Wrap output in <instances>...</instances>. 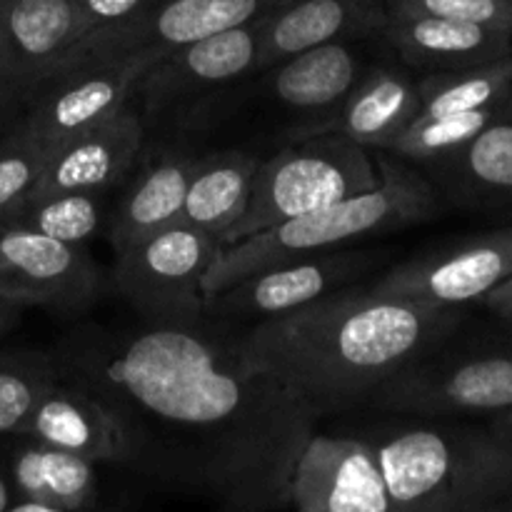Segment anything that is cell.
I'll return each instance as SVG.
<instances>
[{
    "label": "cell",
    "mask_w": 512,
    "mask_h": 512,
    "mask_svg": "<svg viewBox=\"0 0 512 512\" xmlns=\"http://www.w3.org/2000/svg\"><path fill=\"white\" fill-rule=\"evenodd\" d=\"M53 365L115 415L130 463L220 508L290 505L295 460L320 415L235 343L200 325L85 330Z\"/></svg>",
    "instance_id": "1"
},
{
    "label": "cell",
    "mask_w": 512,
    "mask_h": 512,
    "mask_svg": "<svg viewBox=\"0 0 512 512\" xmlns=\"http://www.w3.org/2000/svg\"><path fill=\"white\" fill-rule=\"evenodd\" d=\"M458 323V308H433L373 288L335 290L260 320L233 343L323 418L368 403L385 380L438 350Z\"/></svg>",
    "instance_id": "2"
},
{
    "label": "cell",
    "mask_w": 512,
    "mask_h": 512,
    "mask_svg": "<svg viewBox=\"0 0 512 512\" xmlns=\"http://www.w3.org/2000/svg\"><path fill=\"white\" fill-rule=\"evenodd\" d=\"M368 440L395 512H508L512 443L460 425H388Z\"/></svg>",
    "instance_id": "3"
},
{
    "label": "cell",
    "mask_w": 512,
    "mask_h": 512,
    "mask_svg": "<svg viewBox=\"0 0 512 512\" xmlns=\"http://www.w3.org/2000/svg\"><path fill=\"white\" fill-rule=\"evenodd\" d=\"M375 163L380 170L375 188L223 245L200 280L205 298L265 268L330 253L348 240L390 233L440 213V195L430 180L398 158L385 155Z\"/></svg>",
    "instance_id": "4"
},
{
    "label": "cell",
    "mask_w": 512,
    "mask_h": 512,
    "mask_svg": "<svg viewBox=\"0 0 512 512\" xmlns=\"http://www.w3.org/2000/svg\"><path fill=\"white\" fill-rule=\"evenodd\" d=\"M158 58L110 30H93L35 85L23 125L53 153L80 130L120 113Z\"/></svg>",
    "instance_id": "5"
},
{
    "label": "cell",
    "mask_w": 512,
    "mask_h": 512,
    "mask_svg": "<svg viewBox=\"0 0 512 512\" xmlns=\"http://www.w3.org/2000/svg\"><path fill=\"white\" fill-rule=\"evenodd\" d=\"M380 183L368 148L338 130H320L258 165L243 215L220 238V248L258 235L298 215L340 203Z\"/></svg>",
    "instance_id": "6"
},
{
    "label": "cell",
    "mask_w": 512,
    "mask_h": 512,
    "mask_svg": "<svg viewBox=\"0 0 512 512\" xmlns=\"http://www.w3.org/2000/svg\"><path fill=\"white\" fill-rule=\"evenodd\" d=\"M218 250V238L178 220L118 253L115 285L148 325L198 328L205 318L200 280Z\"/></svg>",
    "instance_id": "7"
},
{
    "label": "cell",
    "mask_w": 512,
    "mask_h": 512,
    "mask_svg": "<svg viewBox=\"0 0 512 512\" xmlns=\"http://www.w3.org/2000/svg\"><path fill=\"white\" fill-rule=\"evenodd\" d=\"M423 355L385 380L373 398L388 413L443 418L495 415L512 405V350L480 355Z\"/></svg>",
    "instance_id": "8"
},
{
    "label": "cell",
    "mask_w": 512,
    "mask_h": 512,
    "mask_svg": "<svg viewBox=\"0 0 512 512\" xmlns=\"http://www.w3.org/2000/svg\"><path fill=\"white\" fill-rule=\"evenodd\" d=\"M510 275L512 225L405 260L380 278L373 290L433 308H460L483 300Z\"/></svg>",
    "instance_id": "9"
},
{
    "label": "cell",
    "mask_w": 512,
    "mask_h": 512,
    "mask_svg": "<svg viewBox=\"0 0 512 512\" xmlns=\"http://www.w3.org/2000/svg\"><path fill=\"white\" fill-rule=\"evenodd\" d=\"M98 265L68 245L0 220V298L55 310L85 308L98 293Z\"/></svg>",
    "instance_id": "10"
},
{
    "label": "cell",
    "mask_w": 512,
    "mask_h": 512,
    "mask_svg": "<svg viewBox=\"0 0 512 512\" xmlns=\"http://www.w3.org/2000/svg\"><path fill=\"white\" fill-rule=\"evenodd\" d=\"M290 508L300 512H393L383 470L365 438L315 430L295 460Z\"/></svg>",
    "instance_id": "11"
},
{
    "label": "cell",
    "mask_w": 512,
    "mask_h": 512,
    "mask_svg": "<svg viewBox=\"0 0 512 512\" xmlns=\"http://www.w3.org/2000/svg\"><path fill=\"white\" fill-rule=\"evenodd\" d=\"M88 33L75 0H0V88L25 105Z\"/></svg>",
    "instance_id": "12"
},
{
    "label": "cell",
    "mask_w": 512,
    "mask_h": 512,
    "mask_svg": "<svg viewBox=\"0 0 512 512\" xmlns=\"http://www.w3.org/2000/svg\"><path fill=\"white\" fill-rule=\"evenodd\" d=\"M358 255L323 253L265 268L205 298V313L223 318H260L290 313L325 298L360 275Z\"/></svg>",
    "instance_id": "13"
},
{
    "label": "cell",
    "mask_w": 512,
    "mask_h": 512,
    "mask_svg": "<svg viewBox=\"0 0 512 512\" xmlns=\"http://www.w3.org/2000/svg\"><path fill=\"white\" fill-rule=\"evenodd\" d=\"M260 20L208 35L160 55L138 90L150 110H163L258 70Z\"/></svg>",
    "instance_id": "14"
},
{
    "label": "cell",
    "mask_w": 512,
    "mask_h": 512,
    "mask_svg": "<svg viewBox=\"0 0 512 512\" xmlns=\"http://www.w3.org/2000/svg\"><path fill=\"white\" fill-rule=\"evenodd\" d=\"M143 145V125L133 110L80 130L60 143L45 160V168L28 198L58 193H100L128 175Z\"/></svg>",
    "instance_id": "15"
},
{
    "label": "cell",
    "mask_w": 512,
    "mask_h": 512,
    "mask_svg": "<svg viewBox=\"0 0 512 512\" xmlns=\"http://www.w3.org/2000/svg\"><path fill=\"white\" fill-rule=\"evenodd\" d=\"M15 435L98 463L128 460L123 430L95 395L55 375Z\"/></svg>",
    "instance_id": "16"
},
{
    "label": "cell",
    "mask_w": 512,
    "mask_h": 512,
    "mask_svg": "<svg viewBox=\"0 0 512 512\" xmlns=\"http://www.w3.org/2000/svg\"><path fill=\"white\" fill-rule=\"evenodd\" d=\"M380 0H288L260 20L258 70H268L313 45L383 30Z\"/></svg>",
    "instance_id": "17"
},
{
    "label": "cell",
    "mask_w": 512,
    "mask_h": 512,
    "mask_svg": "<svg viewBox=\"0 0 512 512\" xmlns=\"http://www.w3.org/2000/svg\"><path fill=\"white\" fill-rule=\"evenodd\" d=\"M383 33L405 63L425 73L473 68L512 55V33L435 15L388 18Z\"/></svg>",
    "instance_id": "18"
},
{
    "label": "cell",
    "mask_w": 512,
    "mask_h": 512,
    "mask_svg": "<svg viewBox=\"0 0 512 512\" xmlns=\"http://www.w3.org/2000/svg\"><path fill=\"white\" fill-rule=\"evenodd\" d=\"M285 3L288 0H160L140 20L110 33L135 48L165 55L208 35L258 23Z\"/></svg>",
    "instance_id": "19"
},
{
    "label": "cell",
    "mask_w": 512,
    "mask_h": 512,
    "mask_svg": "<svg viewBox=\"0 0 512 512\" xmlns=\"http://www.w3.org/2000/svg\"><path fill=\"white\" fill-rule=\"evenodd\" d=\"M8 475L15 490L10 512H75L98 500L93 460L38 440L13 450Z\"/></svg>",
    "instance_id": "20"
},
{
    "label": "cell",
    "mask_w": 512,
    "mask_h": 512,
    "mask_svg": "<svg viewBox=\"0 0 512 512\" xmlns=\"http://www.w3.org/2000/svg\"><path fill=\"white\" fill-rule=\"evenodd\" d=\"M418 113V83L395 68H378L355 83L330 130H338L363 148L388 150Z\"/></svg>",
    "instance_id": "21"
},
{
    "label": "cell",
    "mask_w": 512,
    "mask_h": 512,
    "mask_svg": "<svg viewBox=\"0 0 512 512\" xmlns=\"http://www.w3.org/2000/svg\"><path fill=\"white\" fill-rule=\"evenodd\" d=\"M358 55L343 40L313 45L280 60L273 75V93L280 103L303 113L335 115L358 83Z\"/></svg>",
    "instance_id": "22"
},
{
    "label": "cell",
    "mask_w": 512,
    "mask_h": 512,
    "mask_svg": "<svg viewBox=\"0 0 512 512\" xmlns=\"http://www.w3.org/2000/svg\"><path fill=\"white\" fill-rule=\"evenodd\" d=\"M198 165L200 160L190 158L163 160L130 188L110 228L115 255L133 248L135 243L150 238L158 230L178 223L185 193Z\"/></svg>",
    "instance_id": "23"
},
{
    "label": "cell",
    "mask_w": 512,
    "mask_h": 512,
    "mask_svg": "<svg viewBox=\"0 0 512 512\" xmlns=\"http://www.w3.org/2000/svg\"><path fill=\"white\" fill-rule=\"evenodd\" d=\"M438 165L453 193L468 203L512 208V118H495Z\"/></svg>",
    "instance_id": "24"
},
{
    "label": "cell",
    "mask_w": 512,
    "mask_h": 512,
    "mask_svg": "<svg viewBox=\"0 0 512 512\" xmlns=\"http://www.w3.org/2000/svg\"><path fill=\"white\" fill-rule=\"evenodd\" d=\"M258 165V158L243 150H230V153L200 160L185 193L180 220L213 235L220 243V238L228 233L230 225L243 215L248 205Z\"/></svg>",
    "instance_id": "25"
},
{
    "label": "cell",
    "mask_w": 512,
    "mask_h": 512,
    "mask_svg": "<svg viewBox=\"0 0 512 512\" xmlns=\"http://www.w3.org/2000/svg\"><path fill=\"white\" fill-rule=\"evenodd\" d=\"M418 118L470 113L483 108H503L512 93V55L473 68L428 73L418 83Z\"/></svg>",
    "instance_id": "26"
},
{
    "label": "cell",
    "mask_w": 512,
    "mask_h": 512,
    "mask_svg": "<svg viewBox=\"0 0 512 512\" xmlns=\"http://www.w3.org/2000/svg\"><path fill=\"white\" fill-rule=\"evenodd\" d=\"M103 213L100 193H58L28 198L3 220L48 235L60 243L83 245L85 240L98 235Z\"/></svg>",
    "instance_id": "27"
},
{
    "label": "cell",
    "mask_w": 512,
    "mask_h": 512,
    "mask_svg": "<svg viewBox=\"0 0 512 512\" xmlns=\"http://www.w3.org/2000/svg\"><path fill=\"white\" fill-rule=\"evenodd\" d=\"M503 113V108H483L458 115H440V118H415L388 145L385 153H393L395 158L420 160V163H438L470 143L485 125Z\"/></svg>",
    "instance_id": "28"
},
{
    "label": "cell",
    "mask_w": 512,
    "mask_h": 512,
    "mask_svg": "<svg viewBox=\"0 0 512 512\" xmlns=\"http://www.w3.org/2000/svg\"><path fill=\"white\" fill-rule=\"evenodd\" d=\"M55 375L53 358L0 355V435L18 433Z\"/></svg>",
    "instance_id": "29"
},
{
    "label": "cell",
    "mask_w": 512,
    "mask_h": 512,
    "mask_svg": "<svg viewBox=\"0 0 512 512\" xmlns=\"http://www.w3.org/2000/svg\"><path fill=\"white\" fill-rule=\"evenodd\" d=\"M48 155V150L28 133L23 118L0 135V220L28 200Z\"/></svg>",
    "instance_id": "30"
},
{
    "label": "cell",
    "mask_w": 512,
    "mask_h": 512,
    "mask_svg": "<svg viewBox=\"0 0 512 512\" xmlns=\"http://www.w3.org/2000/svg\"><path fill=\"white\" fill-rule=\"evenodd\" d=\"M385 13L388 18L435 15L512 33V0H385Z\"/></svg>",
    "instance_id": "31"
},
{
    "label": "cell",
    "mask_w": 512,
    "mask_h": 512,
    "mask_svg": "<svg viewBox=\"0 0 512 512\" xmlns=\"http://www.w3.org/2000/svg\"><path fill=\"white\" fill-rule=\"evenodd\" d=\"M75 3L93 33V30L125 28L143 18L160 0H75Z\"/></svg>",
    "instance_id": "32"
},
{
    "label": "cell",
    "mask_w": 512,
    "mask_h": 512,
    "mask_svg": "<svg viewBox=\"0 0 512 512\" xmlns=\"http://www.w3.org/2000/svg\"><path fill=\"white\" fill-rule=\"evenodd\" d=\"M483 303H485V308L493 310L498 318L512 323V275L505 280V283H500L498 288L490 290V293L483 298Z\"/></svg>",
    "instance_id": "33"
},
{
    "label": "cell",
    "mask_w": 512,
    "mask_h": 512,
    "mask_svg": "<svg viewBox=\"0 0 512 512\" xmlns=\"http://www.w3.org/2000/svg\"><path fill=\"white\" fill-rule=\"evenodd\" d=\"M23 110L25 105L13 93L0 88V133H8L15 123H20V118L15 120V113H23Z\"/></svg>",
    "instance_id": "34"
},
{
    "label": "cell",
    "mask_w": 512,
    "mask_h": 512,
    "mask_svg": "<svg viewBox=\"0 0 512 512\" xmlns=\"http://www.w3.org/2000/svg\"><path fill=\"white\" fill-rule=\"evenodd\" d=\"M20 308H23L20 303H13V300L0 298V335H3L8 328H13V323L18 320Z\"/></svg>",
    "instance_id": "35"
},
{
    "label": "cell",
    "mask_w": 512,
    "mask_h": 512,
    "mask_svg": "<svg viewBox=\"0 0 512 512\" xmlns=\"http://www.w3.org/2000/svg\"><path fill=\"white\" fill-rule=\"evenodd\" d=\"M493 433H498L500 438L510 440L512 443V405L510 408L500 410V413H495V420H493Z\"/></svg>",
    "instance_id": "36"
},
{
    "label": "cell",
    "mask_w": 512,
    "mask_h": 512,
    "mask_svg": "<svg viewBox=\"0 0 512 512\" xmlns=\"http://www.w3.org/2000/svg\"><path fill=\"white\" fill-rule=\"evenodd\" d=\"M15 500L13 483H10V475L0 470V512H10V505Z\"/></svg>",
    "instance_id": "37"
},
{
    "label": "cell",
    "mask_w": 512,
    "mask_h": 512,
    "mask_svg": "<svg viewBox=\"0 0 512 512\" xmlns=\"http://www.w3.org/2000/svg\"><path fill=\"white\" fill-rule=\"evenodd\" d=\"M503 115H508V118H512V93H510V98H508V105H505V113Z\"/></svg>",
    "instance_id": "38"
}]
</instances>
